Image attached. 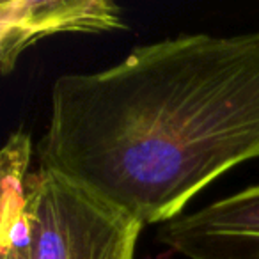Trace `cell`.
<instances>
[{"label":"cell","mask_w":259,"mask_h":259,"mask_svg":"<svg viewBox=\"0 0 259 259\" xmlns=\"http://www.w3.org/2000/svg\"><path fill=\"white\" fill-rule=\"evenodd\" d=\"M30 259H135L142 226L61 174L37 167L27 181Z\"/></svg>","instance_id":"2"},{"label":"cell","mask_w":259,"mask_h":259,"mask_svg":"<svg viewBox=\"0 0 259 259\" xmlns=\"http://www.w3.org/2000/svg\"><path fill=\"white\" fill-rule=\"evenodd\" d=\"M126 30L117 4L107 0H11L0 6V68L9 75L23 50L61 32Z\"/></svg>","instance_id":"3"},{"label":"cell","mask_w":259,"mask_h":259,"mask_svg":"<svg viewBox=\"0 0 259 259\" xmlns=\"http://www.w3.org/2000/svg\"><path fill=\"white\" fill-rule=\"evenodd\" d=\"M41 169L162 226L220 176L259 158V30L139 45L50 91Z\"/></svg>","instance_id":"1"},{"label":"cell","mask_w":259,"mask_h":259,"mask_svg":"<svg viewBox=\"0 0 259 259\" xmlns=\"http://www.w3.org/2000/svg\"><path fill=\"white\" fill-rule=\"evenodd\" d=\"M29 250L30 247H2V259H30Z\"/></svg>","instance_id":"4"}]
</instances>
